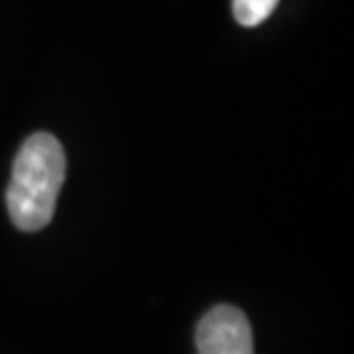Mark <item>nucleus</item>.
I'll list each match as a JSON object with an SVG mask.
<instances>
[{
	"label": "nucleus",
	"instance_id": "nucleus-1",
	"mask_svg": "<svg viewBox=\"0 0 354 354\" xmlns=\"http://www.w3.org/2000/svg\"><path fill=\"white\" fill-rule=\"evenodd\" d=\"M65 173V150L58 138L44 131L26 138L7 187V212L19 230L35 232L51 223Z\"/></svg>",
	"mask_w": 354,
	"mask_h": 354
},
{
	"label": "nucleus",
	"instance_id": "nucleus-3",
	"mask_svg": "<svg viewBox=\"0 0 354 354\" xmlns=\"http://www.w3.org/2000/svg\"><path fill=\"white\" fill-rule=\"evenodd\" d=\"M279 0H232V12L242 26H258L267 17H272Z\"/></svg>",
	"mask_w": 354,
	"mask_h": 354
},
{
	"label": "nucleus",
	"instance_id": "nucleus-2",
	"mask_svg": "<svg viewBox=\"0 0 354 354\" xmlns=\"http://www.w3.org/2000/svg\"><path fill=\"white\" fill-rule=\"evenodd\" d=\"M198 354H253V331L237 306L209 308L196 327Z\"/></svg>",
	"mask_w": 354,
	"mask_h": 354
}]
</instances>
